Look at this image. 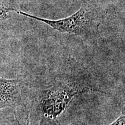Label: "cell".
<instances>
[{
  "label": "cell",
  "instance_id": "6da1fadb",
  "mask_svg": "<svg viewBox=\"0 0 125 125\" xmlns=\"http://www.w3.org/2000/svg\"><path fill=\"white\" fill-rule=\"evenodd\" d=\"M41 92L38 101L39 125H52L76 97L89 92H103L94 85L90 74L73 59Z\"/></svg>",
  "mask_w": 125,
  "mask_h": 125
},
{
  "label": "cell",
  "instance_id": "3957f363",
  "mask_svg": "<svg viewBox=\"0 0 125 125\" xmlns=\"http://www.w3.org/2000/svg\"><path fill=\"white\" fill-rule=\"evenodd\" d=\"M28 97V85L24 79L0 77V110L7 107L13 109L18 107H26Z\"/></svg>",
  "mask_w": 125,
  "mask_h": 125
},
{
  "label": "cell",
  "instance_id": "5b68a950",
  "mask_svg": "<svg viewBox=\"0 0 125 125\" xmlns=\"http://www.w3.org/2000/svg\"><path fill=\"white\" fill-rule=\"evenodd\" d=\"M109 125H125V115L124 111L122 112L119 118Z\"/></svg>",
  "mask_w": 125,
  "mask_h": 125
},
{
  "label": "cell",
  "instance_id": "8992f818",
  "mask_svg": "<svg viewBox=\"0 0 125 125\" xmlns=\"http://www.w3.org/2000/svg\"><path fill=\"white\" fill-rule=\"evenodd\" d=\"M14 116H15L16 122H17V125H20L19 120L18 116H17L16 115V109H14ZM30 125V115L29 114L27 115V125Z\"/></svg>",
  "mask_w": 125,
  "mask_h": 125
},
{
  "label": "cell",
  "instance_id": "277c9868",
  "mask_svg": "<svg viewBox=\"0 0 125 125\" xmlns=\"http://www.w3.org/2000/svg\"><path fill=\"white\" fill-rule=\"evenodd\" d=\"M15 9L5 7L4 5L0 4V21L8 19L11 18L12 15L10 13L14 12Z\"/></svg>",
  "mask_w": 125,
  "mask_h": 125
},
{
  "label": "cell",
  "instance_id": "52a82bcc",
  "mask_svg": "<svg viewBox=\"0 0 125 125\" xmlns=\"http://www.w3.org/2000/svg\"><path fill=\"white\" fill-rule=\"evenodd\" d=\"M68 125H87L86 123L82 121H76Z\"/></svg>",
  "mask_w": 125,
  "mask_h": 125
},
{
  "label": "cell",
  "instance_id": "7a4b0ae2",
  "mask_svg": "<svg viewBox=\"0 0 125 125\" xmlns=\"http://www.w3.org/2000/svg\"><path fill=\"white\" fill-rule=\"evenodd\" d=\"M19 15L44 23L54 30L61 33L86 35L94 34L98 31L101 23V16L93 7L87 3L82 4L77 11L69 16L58 20L42 18L14 10Z\"/></svg>",
  "mask_w": 125,
  "mask_h": 125
}]
</instances>
